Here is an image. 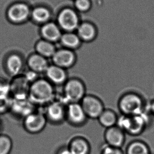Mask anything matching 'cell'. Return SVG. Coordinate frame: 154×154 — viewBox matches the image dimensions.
<instances>
[{"label": "cell", "mask_w": 154, "mask_h": 154, "mask_svg": "<svg viewBox=\"0 0 154 154\" xmlns=\"http://www.w3.org/2000/svg\"><path fill=\"white\" fill-rule=\"evenodd\" d=\"M126 154H151L148 145L140 140H134L127 147Z\"/></svg>", "instance_id": "ffe728a7"}, {"label": "cell", "mask_w": 154, "mask_h": 154, "mask_svg": "<svg viewBox=\"0 0 154 154\" xmlns=\"http://www.w3.org/2000/svg\"><path fill=\"white\" fill-rule=\"evenodd\" d=\"M119 109L123 115L133 116L145 112V102L138 94L128 92L120 98L118 103Z\"/></svg>", "instance_id": "3957f363"}, {"label": "cell", "mask_w": 154, "mask_h": 154, "mask_svg": "<svg viewBox=\"0 0 154 154\" xmlns=\"http://www.w3.org/2000/svg\"><path fill=\"white\" fill-rule=\"evenodd\" d=\"M118 119L117 114L113 111L105 109L97 119L102 127L107 129L116 126Z\"/></svg>", "instance_id": "d6986e66"}, {"label": "cell", "mask_w": 154, "mask_h": 154, "mask_svg": "<svg viewBox=\"0 0 154 154\" xmlns=\"http://www.w3.org/2000/svg\"><path fill=\"white\" fill-rule=\"evenodd\" d=\"M104 139L107 145L121 148L125 141V132L117 126L106 129Z\"/></svg>", "instance_id": "8fae6325"}, {"label": "cell", "mask_w": 154, "mask_h": 154, "mask_svg": "<svg viewBox=\"0 0 154 154\" xmlns=\"http://www.w3.org/2000/svg\"><path fill=\"white\" fill-rule=\"evenodd\" d=\"M31 84L23 75L13 77L10 82V94L14 99L28 98Z\"/></svg>", "instance_id": "ba28073f"}, {"label": "cell", "mask_w": 154, "mask_h": 154, "mask_svg": "<svg viewBox=\"0 0 154 154\" xmlns=\"http://www.w3.org/2000/svg\"><path fill=\"white\" fill-rule=\"evenodd\" d=\"M58 20L61 27L68 32L77 29L79 26L78 16L75 11L71 9L62 11L58 16Z\"/></svg>", "instance_id": "30bf717a"}, {"label": "cell", "mask_w": 154, "mask_h": 154, "mask_svg": "<svg viewBox=\"0 0 154 154\" xmlns=\"http://www.w3.org/2000/svg\"><path fill=\"white\" fill-rule=\"evenodd\" d=\"M150 110L153 116H154V99L150 103Z\"/></svg>", "instance_id": "d6a6232c"}, {"label": "cell", "mask_w": 154, "mask_h": 154, "mask_svg": "<svg viewBox=\"0 0 154 154\" xmlns=\"http://www.w3.org/2000/svg\"><path fill=\"white\" fill-rule=\"evenodd\" d=\"M54 65L63 69L72 66L75 61L74 54L68 50H61L55 52L53 56Z\"/></svg>", "instance_id": "5bb4252c"}, {"label": "cell", "mask_w": 154, "mask_h": 154, "mask_svg": "<svg viewBox=\"0 0 154 154\" xmlns=\"http://www.w3.org/2000/svg\"><path fill=\"white\" fill-rule=\"evenodd\" d=\"M54 85L47 79L40 78L31 84L28 98L34 105H45L54 100Z\"/></svg>", "instance_id": "6da1fadb"}, {"label": "cell", "mask_w": 154, "mask_h": 154, "mask_svg": "<svg viewBox=\"0 0 154 154\" xmlns=\"http://www.w3.org/2000/svg\"><path fill=\"white\" fill-rule=\"evenodd\" d=\"M32 15L35 20L38 22H43L49 19L50 13L45 8H38L34 10Z\"/></svg>", "instance_id": "484cf974"}, {"label": "cell", "mask_w": 154, "mask_h": 154, "mask_svg": "<svg viewBox=\"0 0 154 154\" xmlns=\"http://www.w3.org/2000/svg\"><path fill=\"white\" fill-rule=\"evenodd\" d=\"M39 74L37 73L34 71L30 70L29 71L27 72L25 74L23 75L26 77V80L30 83V84L35 82V81L39 79L38 76Z\"/></svg>", "instance_id": "4dcf8cb0"}, {"label": "cell", "mask_w": 154, "mask_h": 154, "mask_svg": "<svg viewBox=\"0 0 154 154\" xmlns=\"http://www.w3.org/2000/svg\"><path fill=\"white\" fill-rule=\"evenodd\" d=\"M34 105L29 98L14 99L12 98L10 110L17 116L25 118L34 112Z\"/></svg>", "instance_id": "7c38bea8"}, {"label": "cell", "mask_w": 154, "mask_h": 154, "mask_svg": "<svg viewBox=\"0 0 154 154\" xmlns=\"http://www.w3.org/2000/svg\"><path fill=\"white\" fill-rule=\"evenodd\" d=\"M80 38L78 35L69 32L61 37V41L64 45L69 48H76L80 45Z\"/></svg>", "instance_id": "603a6c76"}, {"label": "cell", "mask_w": 154, "mask_h": 154, "mask_svg": "<svg viewBox=\"0 0 154 154\" xmlns=\"http://www.w3.org/2000/svg\"><path fill=\"white\" fill-rule=\"evenodd\" d=\"M148 120L144 112L137 115L118 117L116 126L129 135H138L143 132L146 127Z\"/></svg>", "instance_id": "7a4b0ae2"}, {"label": "cell", "mask_w": 154, "mask_h": 154, "mask_svg": "<svg viewBox=\"0 0 154 154\" xmlns=\"http://www.w3.org/2000/svg\"><path fill=\"white\" fill-rule=\"evenodd\" d=\"M71 154H89L91 147L88 141L82 137L74 138L68 147Z\"/></svg>", "instance_id": "9a60e30c"}, {"label": "cell", "mask_w": 154, "mask_h": 154, "mask_svg": "<svg viewBox=\"0 0 154 154\" xmlns=\"http://www.w3.org/2000/svg\"><path fill=\"white\" fill-rule=\"evenodd\" d=\"M86 94L85 85L79 78H70L64 84L63 98L67 104L80 103Z\"/></svg>", "instance_id": "277c9868"}, {"label": "cell", "mask_w": 154, "mask_h": 154, "mask_svg": "<svg viewBox=\"0 0 154 154\" xmlns=\"http://www.w3.org/2000/svg\"><path fill=\"white\" fill-rule=\"evenodd\" d=\"M80 103H68L66 108V119L72 125L80 126L83 125L87 119Z\"/></svg>", "instance_id": "9c48e42d"}, {"label": "cell", "mask_w": 154, "mask_h": 154, "mask_svg": "<svg viewBox=\"0 0 154 154\" xmlns=\"http://www.w3.org/2000/svg\"><path fill=\"white\" fill-rule=\"evenodd\" d=\"M75 6L79 11L84 12L90 9L91 3L89 0H75Z\"/></svg>", "instance_id": "f1b7e54d"}, {"label": "cell", "mask_w": 154, "mask_h": 154, "mask_svg": "<svg viewBox=\"0 0 154 154\" xmlns=\"http://www.w3.org/2000/svg\"><path fill=\"white\" fill-rule=\"evenodd\" d=\"M42 34L47 39L56 41L61 37V33L58 27L54 23H48L42 29Z\"/></svg>", "instance_id": "7402d4cb"}, {"label": "cell", "mask_w": 154, "mask_h": 154, "mask_svg": "<svg viewBox=\"0 0 154 154\" xmlns=\"http://www.w3.org/2000/svg\"><path fill=\"white\" fill-rule=\"evenodd\" d=\"M47 120L45 113L39 111H34L24 118L23 125L28 132L36 134L44 130Z\"/></svg>", "instance_id": "8992f818"}, {"label": "cell", "mask_w": 154, "mask_h": 154, "mask_svg": "<svg viewBox=\"0 0 154 154\" xmlns=\"http://www.w3.org/2000/svg\"><path fill=\"white\" fill-rule=\"evenodd\" d=\"M12 98L9 96H0V114L5 113L11 110Z\"/></svg>", "instance_id": "4316f807"}, {"label": "cell", "mask_w": 154, "mask_h": 154, "mask_svg": "<svg viewBox=\"0 0 154 154\" xmlns=\"http://www.w3.org/2000/svg\"><path fill=\"white\" fill-rule=\"evenodd\" d=\"M58 154H71V153L67 147L61 149L60 151L58 152Z\"/></svg>", "instance_id": "1f68e13d"}, {"label": "cell", "mask_w": 154, "mask_h": 154, "mask_svg": "<svg viewBox=\"0 0 154 154\" xmlns=\"http://www.w3.org/2000/svg\"><path fill=\"white\" fill-rule=\"evenodd\" d=\"M37 48L38 53L44 57L53 56L56 52L54 46L47 41H42L39 42Z\"/></svg>", "instance_id": "cb8c5ba5"}, {"label": "cell", "mask_w": 154, "mask_h": 154, "mask_svg": "<svg viewBox=\"0 0 154 154\" xmlns=\"http://www.w3.org/2000/svg\"><path fill=\"white\" fill-rule=\"evenodd\" d=\"M2 128V122L0 121V131L1 130Z\"/></svg>", "instance_id": "836d02e7"}, {"label": "cell", "mask_w": 154, "mask_h": 154, "mask_svg": "<svg viewBox=\"0 0 154 154\" xmlns=\"http://www.w3.org/2000/svg\"><path fill=\"white\" fill-rule=\"evenodd\" d=\"M101 154H123L121 148L106 145L103 149Z\"/></svg>", "instance_id": "f546056e"}, {"label": "cell", "mask_w": 154, "mask_h": 154, "mask_svg": "<svg viewBox=\"0 0 154 154\" xmlns=\"http://www.w3.org/2000/svg\"><path fill=\"white\" fill-rule=\"evenodd\" d=\"M28 66L30 70L38 74L45 72L49 66L46 58L41 55L31 56L28 60Z\"/></svg>", "instance_id": "e0dca14e"}, {"label": "cell", "mask_w": 154, "mask_h": 154, "mask_svg": "<svg viewBox=\"0 0 154 154\" xmlns=\"http://www.w3.org/2000/svg\"><path fill=\"white\" fill-rule=\"evenodd\" d=\"M10 82L6 79L0 78V96H9Z\"/></svg>", "instance_id": "83f0119b"}, {"label": "cell", "mask_w": 154, "mask_h": 154, "mask_svg": "<svg viewBox=\"0 0 154 154\" xmlns=\"http://www.w3.org/2000/svg\"><path fill=\"white\" fill-rule=\"evenodd\" d=\"M45 73L47 79L53 85H64L68 80L65 69L56 65L49 66Z\"/></svg>", "instance_id": "4fadbf2b"}, {"label": "cell", "mask_w": 154, "mask_h": 154, "mask_svg": "<svg viewBox=\"0 0 154 154\" xmlns=\"http://www.w3.org/2000/svg\"><path fill=\"white\" fill-rule=\"evenodd\" d=\"M66 104L62 101L54 100L47 105L45 115L53 123H59L66 119Z\"/></svg>", "instance_id": "52a82bcc"}, {"label": "cell", "mask_w": 154, "mask_h": 154, "mask_svg": "<svg viewBox=\"0 0 154 154\" xmlns=\"http://www.w3.org/2000/svg\"><path fill=\"white\" fill-rule=\"evenodd\" d=\"M87 118L97 119L105 109L102 101L91 94H86L80 102Z\"/></svg>", "instance_id": "5b68a950"}, {"label": "cell", "mask_w": 154, "mask_h": 154, "mask_svg": "<svg viewBox=\"0 0 154 154\" xmlns=\"http://www.w3.org/2000/svg\"><path fill=\"white\" fill-rule=\"evenodd\" d=\"M29 14V9L24 4H17L12 6L8 11L10 19L14 22L25 20Z\"/></svg>", "instance_id": "2e32d148"}, {"label": "cell", "mask_w": 154, "mask_h": 154, "mask_svg": "<svg viewBox=\"0 0 154 154\" xmlns=\"http://www.w3.org/2000/svg\"><path fill=\"white\" fill-rule=\"evenodd\" d=\"M12 146V140L9 136L0 135V154H10Z\"/></svg>", "instance_id": "d4e9b609"}, {"label": "cell", "mask_w": 154, "mask_h": 154, "mask_svg": "<svg viewBox=\"0 0 154 154\" xmlns=\"http://www.w3.org/2000/svg\"><path fill=\"white\" fill-rule=\"evenodd\" d=\"M77 29L78 36L80 39L85 41H90L95 36V29L91 24L83 23L79 25Z\"/></svg>", "instance_id": "44dd1931"}, {"label": "cell", "mask_w": 154, "mask_h": 154, "mask_svg": "<svg viewBox=\"0 0 154 154\" xmlns=\"http://www.w3.org/2000/svg\"><path fill=\"white\" fill-rule=\"evenodd\" d=\"M23 66L22 59L17 55L11 56L7 60V70L9 74L13 77L20 75Z\"/></svg>", "instance_id": "ac0fdd59"}]
</instances>
